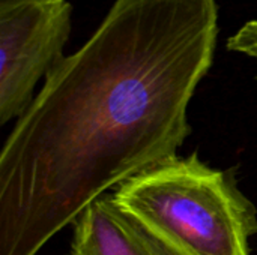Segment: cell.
Returning <instances> with one entry per match:
<instances>
[{"label":"cell","instance_id":"cell-1","mask_svg":"<svg viewBox=\"0 0 257 255\" xmlns=\"http://www.w3.org/2000/svg\"><path fill=\"white\" fill-rule=\"evenodd\" d=\"M217 0H114L0 152V255H38L110 189L178 156L218 41Z\"/></svg>","mask_w":257,"mask_h":255},{"label":"cell","instance_id":"cell-2","mask_svg":"<svg viewBox=\"0 0 257 255\" xmlns=\"http://www.w3.org/2000/svg\"><path fill=\"white\" fill-rule=\"evenodd\" d=\"M113 197L172 255H250L256 206L233 171L212 168L197 153L137 174Z\"/></svg>","mask_w":257,"mask_h":255},{"label":"cell","instance_id":"cell-3","mask_svg":"<svg viewBox=\"0 0 257 255\" xmlns=\"http://www.w3.org/2000/svg\"><path fill=\"white\" fill-rule=\"evenodd\" d=\"M72 30L68 0H0V123L18 119L36 84L63 59Z\"/></svg>","mask_w":257,"mask_h":255},{"label":"cell","instance_id":"cell-4","mask_svg":"<svg viewBox=\"0 0 257 255\" xmlns=\"http://www.w3.org/2000/svg\"><path fill=\"white\" fill-rule=\"evenodd\" d=\"M72 225L71 255H172L120 209L113 194L89 204Z\"/></svg>","mask_w":257,"mask_h":255},{"label":"cell","instance_id":"cell-5","mask_svg":"<svg viewBox=\"0 0 257 255\" xmlns=\"http://www.w3.org/2000/svg\"><path fill=\"white\" fill-rule=\"evenodd\" d=\"M227 50L257 60V20L247 21L227 39Z\"/></svg>","mask_w":257,"mask_h":255}]
</instances>
